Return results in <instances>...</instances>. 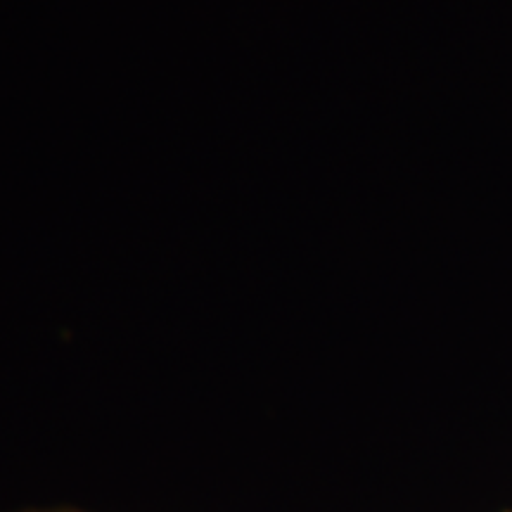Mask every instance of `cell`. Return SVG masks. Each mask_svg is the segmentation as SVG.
I'll return each mask as SVG.
<instances>
[{"label": "cell", "mask_w": 512, "mask_h": 512, "mask_svg": "<svg viewBox=\"0 0 512 512\" xmlns=\"http://www.w3.org/2000/svg\"><path fill=\"white\" fill-rule=\"evenodd\" d=\"M29 512H74V510H29Z\"/></svg>", "instance_id": "6da1fadb"}]
</instances>
